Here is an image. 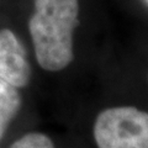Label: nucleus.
<instances>
[{"label":"nucleus","mask_w":148,"mask_h":148,"mask_svg":"<svg viewBox=\"0 0 148 148\" xmlns=\"http://www.w3.org/2000/svg\"><path fill=\"white\" fill-rule=\"evenodd\" d=\"M35 12L29 21L38 64L58 72L73 61V32L78 26V0H35Z\"/></svg>","instance_id":"obj_1"},{"label":"nucleus","mask_w":148,"mask_h":148,"mask_svg":"<svg viewBox=\"0 0 148 148\" xmlns=\"http://www.w3.org/2000/svg\"><path fill=\"white\" fill-rule=\"evenodd\" d=\"M99 148H148V112L131 106L104 110L94 125Z\"/></svg>","instance_id":"obj_2"},{"label":"nucleus","mask_w":148,"mask_h":148,"mask_svg":"<svg viewBox=\"0 0 148 148\" xmlns=\"http://www.w3.org/2000/svg\"><path fill=\"white\" fill-rule=\"evenodd\" d=\"M0 78L16 88L26 86L31 78L26 51L8 29L0 30Z\"/></svg>","instance_id":"obj_3"},{"label":"nucleus","mask_w":148,"mask_h":148,"mask_svg":"<svg viewBox=\"0 0 148 148\" xmlns=\"http://www.w3.org/2000/svg\"><path fill=\"white\" fill-rule=\"evenodd\" d=\"M21 106V96L17 88L0 78V140L4 137L11 120Z\"/></svg>","instance_id":"obj_4"},{"label":"nucleus","mask_w":148,"mask_h":148,"mask_svg":"<svg viewBox=\"0 0 148 148\" xmlns=\"http://www.w3.org/2000/svg\"><path fill=\"white\" fill-rule=\"evenodd\" d=\"M10 148H54L48 136L38 132H31L12 143Z\"/></svg>","instance_id":"obj_5"}]
</instances>
